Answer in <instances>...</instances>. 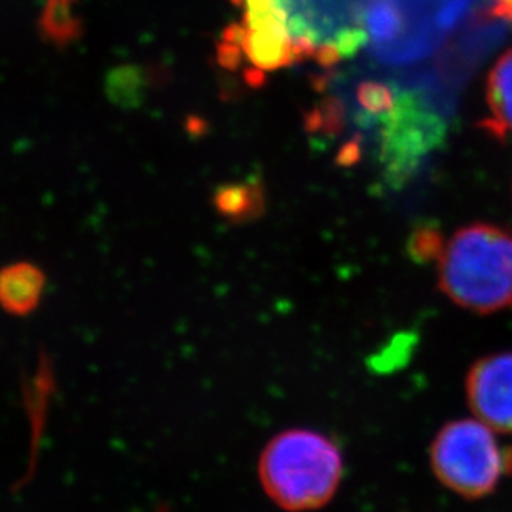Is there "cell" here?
<instances>
[{
    "instance_id": "obj_5",
    "label": "cell",
    "mask_w": 512,
    "mask_h": 512,
    "mask_svg": "<svg viewBox=\"0 0 512 512\" xmlns=\"http://www.w3.org/2000/svg\"><path fill=\"white\" fill-rule=\"evenodd\" d=\"M466 400L474 418L512 436V352L486 355L469 368Z\"/></svg>"
},
{
    "instance_id": "obj_9",
    "label": "cell",
    "mask_w": 512,
    "mask_h": 512,
    "mask_svg": "<svg viewBox=\"0 0 512 512\" xmlns=\"http://www.w3.org/2000/svg\"><path fill=\"white\" fill-rule=\"evenodd\" d=\"M40 37L58 49L68 47L82 35L77 0H45L39 20Z\"/></svg>"
},
{
    "instance_id": "obj_2",
    "label": "cell",
    "mask_w": 512,
    "mask_h": 512,
    "mask_svg": "<svg viewBox=\"0 0 512 512\" xmlns=\"http://www.w3.org/2000/svg\"><path fill=\"white\" fill-rule=\"evenodd\" d=\"M342 478V451L319 431H284L267 443L259 459L262 488L287 512L324 508L339 491Z\"/></svg>"
},
{
    "instance_id": "obj_6",
    "label": "cell",
    "mask_w": 512,
    "mask_h": 512,
    "mask_svg": "<svg viewBox=\"0 0 512 512\" xmlns=\"http://www.w3.org/2000/svg\"><path fill=\"white\" fill-rule=\"evenodd\" d=\"M44 289V272L32 262H15L0 274V300L4 309L17 317L37 309Z\"/></svg>"
},
{
    "instance_id": "obj_4",
    "label": "cell",
    "mask_w": 512,
    "mask_h": 512,
    "mask_svg": "<svg viewBox=\"0 0 512 512\" xmlns=\"http://www.w3.org/2000/svg\"><path fill=\"white\" fill-rule=\"evenodd\" d=\"M292 39L317 49L334 47L352 58L370 42V15L377 0H274Z\"/></svg>"
},
{
    "instance_id": "obj_13",
    "label": "cell",
    "mask_w": 512,
    "mask_h": 512,
    "mask_svg": "<svg viewBox=\"0 0 512 512\" xmlns=\"http://www.w3.org/2000/svg\"><path fill=\"white\" fill-rule=\"evenodd\" d=\"M491 12L501 19L512 20V0H491Z\"/></svg>"
},
{
    "instance_id": "obj_3",
    "label": "cell",
    "mask_w": 512,
    "mask_h": 512,
    "mask_svg": "<svg viewBox=\"0 0 512 512\" xmlns=\"http://www.w3.org/2000/svg\"><path fill=\"white\" fill-rule=\"evenodd\" d=\"M478 418L451 421L436 433L430 463L436 479L461 498H486L512 474V446Z\"/></svg>"
},
{
    "instance_id": "obj_8",
    "label": "cell",
    "mask_w": 512,
    "mask_h": 512,
    "mask_svg": "<svg viewBox=\"0 0 512 512\" xmlns=\"http://www.w3.org/2000/svg\"><path fill=\"white\" fill-rule=\"evenodd\" d=\"M486 95L491 112L489 128L501 136L512 133V50L499 58L489 73Z\"/></svg>"
},
{
    "instance_id": "obj_12",
    "label": "cell",
    "mask_w": 512,
    "mask_h": 512,
    "mask_svg": "<svg viewBox=\"0 0 512 512\" xmlns=\"http://www.w3.org/2000/svg\"><path fill=\"white\" fill-rule=\"evenodd\" d=\"M246 25L231 24L224 29L223 40L229 44L242 45L246 39Z\"/></svg>"
},
{
    "instance_id": "obj_1",
    "label": "cell",
    "mask_w": 512,
    "mask_h": 512,
    "mask_svg": "<svg viewBox=\"0 0 512 512\" xmlns=\"http://www.w3.org/2000/svg\"><path fill=\"white\" fill-rule=\"evenodd\" d=\"M438 284L461 309L496 314L512 307V232L493 224L458 229L438 254Z\"/></svg>"
},
{
    "instance_id": "obj_11",
    "label": "cell",
    "mask_w": 512,
    "mask_h": 512,
    "mask_svg": "<svg viewBox=\"0 0 512 512\" xmlns=\"http://www.w3.org/2000/svg\"><path fill=\"white\" fill-rule=\"evenodd\" d=\"M242 45L229 44V42H221L218 44V62L221 67L226 70H236L241 65L242 60Z\"/></svg>"
},
{
    "instance_id": "obj_7",
    "label": "cell",
    "mask_w": 512,
    "mask_h": 512,
    "mask_svg": "<svg viewBox=\"0 0 512 512\" xmlns=\"http://www.w3.org/2000/svg\"><path fill=\"white\" fill-rule=\"evenodd\" d=\"M213 204L229 223H249L262 216L266 209L264 184L259 178L221 184L214 191Z\"/></svg>"
},
{
    "instance_id": "obj_10",
    "label": "cell",
    "mask_w": 512,
    "mask_h": 512,
    "mask_svg": "<svg viewBox=\"0 0 512 512\" xmlns=\"http://www.w3.org/2000/svg\"><path fill=\"white\" fill-rule=\"evenodd\" d=\"M150 87V77L145 68L138 65H120L107 75V97L116 107L133 110L145 102L146 88Z\"/></svg>"
},
{
    "instance_id": "obj_15",
    "label": "cell",
    "mask_w": 512,
    "mask_h": 512,
    "mask_svg": "<svg viewBox=\"0 0 512 512\" xmlns=\"http://www.w3.org/2000/svg\"><path fill=\"white\" fill-rule=\"evenodd\" d=\"M232 4L234 5H237V7H239V5H242V2H244V0H231Z\"/></svg>"
},
{
    "instance_id": "obj_14",
    "label": "cell",
    "mask_w": 512,
    "mask_h": 512,
    "mask_svg": "<svg viewBox=\"0 0 512 512\" xmlns=\"http://www.w3.org/2000/svg\"><path fill=\"white\" fill-rule=\"evenodd\" d=\"M244 78H246V82L249 83V87L256 88L261 87L266 82V75L262 72V68H247L246 73H244Z\"/></svg>"
}]
</instances>
